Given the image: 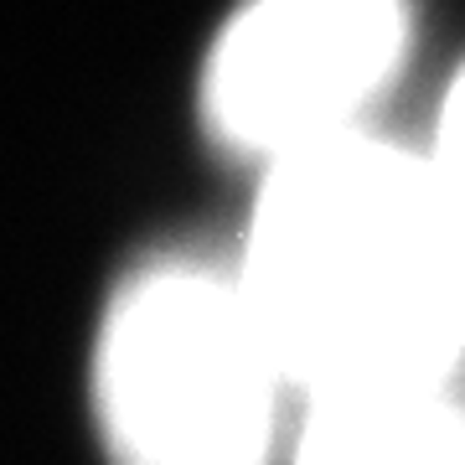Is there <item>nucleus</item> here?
<instances>
[{
  "mask_svg": "<svg viewBox=\"0 0 465 465\" xmlns=\"http://www.w3.org/2000/svg\"><path fill=\"white\" fill-rule=\"evenodd\" d=\"M238 280L300 399L460 382L465 207L378 130L259 171Z\"/></svg>",
  "mask_w": 465,
  "mask_h": 465,
  "instance_id": "nucleus-1",
  "label": "nucleus"
},
{
  "mask_svg": "<svg viewBox=\"0 0 465 465\" xmlns=\"http://www.w3.org/2000/svg\"><path fill=\"white\" fill-rule=\"evenodd\" d=\"M409 36V0H249L202 67L207 134L253 171L367 134Z\"/></svg>",
  "mask_w": 465,
  "mask_h": 465,
  "instance_id": "nucleus-3",
  "label": "nucleus"
},
{
  "mask_svg": "<svg viewBox=\"0 0 465 465\" xmlns=\"http://www.w3.org/2000/svg\"><path fill=\"white\" fill-rule=\"evenodd\" d=\"M430 161L440 166V176L450 182L455 202L465 207V67L455 73L445 104H440V119H434V134H430Z\"/></svg>",
  "mask_w": 465,
  "mask_h": 465,
  "instance_id": "nucleus-5",
  "label": "nucleus"
},
{
  "mask_svg": "<svg viewBox=\"0 0 465 465\" xmlns=\"http://www.w3.org/2000/svg\"><path fill=\"white\" fill-rule=\"evenodd\" d=\"M300 393L238 269L155 259L94 336V419L114 465H280Z\"/></svg>",
  "mask_w": 465,
  "mask_h": 465,
  "instance_id": "nucleus-2",
  "label": "nucleus"
},
{
  "mask_svg": "<svg viewBox=\"0 0 465 465\" xmlns=\"http://www.w3.org/2000/svg\"><path fill=\"white\" fill-rule=\"evenodd\" d=\"M284 465H465L460 382L300 399Z\"/></svg>",
  "mask_w": 465,
  "mask_h": 465,
  "instance_id": "nucleus-4",
  "label": "nucleus"
}]
</instances>
